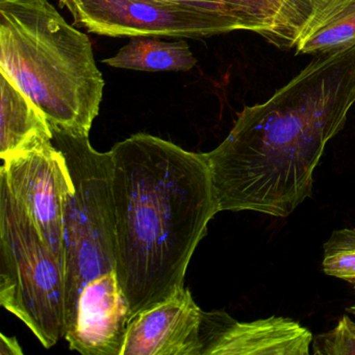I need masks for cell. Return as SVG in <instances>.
<instances>
[{"label":"cell","mask_w":355,"mask_h":355,"mask_svg":"<svg viewBox=\"0 0 355 355\" xmlns=\"http://www.w3.org/2000/svg\"><path fill=\"white\" fill-rule=\"evenodd\" d=\"M355 103V46L318 55L266 103L246 107L205 153L219 211L288 217L313 192L326 144Z\"/></svg>","instance_id":"obj_1"},{"label":"cell","mask_w":355,"mask_h":355,"mask_svg":"<svg viewBox=\"0 0 355 355\" xmlns=\"http://www.w3.org/2000/svg\"><path fill=\"white\" fill-rule=\"evenodd\" d=\"M110 153L116 273L132 318L184 286L219 205L205 153L148 134L134 135Z\"/></svg>","instance_id":"obj_2"},{"label":"cell","mask_w":355,"mask_h":355,"mask_svg":"<svg viewBox=\"0 0 355 355\" xmlns=\"http://www.w3.org/2000/svg\"><path fill=\"white\" fill-rule=\"evenodd\" d=\"M0 73L53 132L89 136L105 89L92 43L49 0H0Z\"/></svg>","instance_id":"obj_3"},{"label":"cell","mask_w":355,"mask_h":355,"mask_svg":"<svg viewBox=\"0 0 355 355\" xmlns=\"http://www.w3.org/2000/svg\"><path fill=\"white\" fill-rule=\"evenodd\" d=\"M53 134V143L65 157L74 187L63 219L67 332L86 284L116 271L113 159L110 151L95 150L89 136Z\"/></svg>","instance_id":"obj_4"},{"label":"cell","mask_w":355,"mask_h":355,"mask_svg":"<svg viewBox=\"0 0 355 355\" xmlns=\"http://www.w3.org/2000/svg\"><path fill=\"white\" fill-rule=\"evenodd\" d=\"M0 304L46 349L66 336L65 269L0 180Z\"/></svg>","instance_id":"obj_5"},{"label":"cell","mask_w":355,"mask_h":355,"mask_svg":"<svg viewBox=\"0 0 355 355\" xmlns=\"http://www.w3.org/2000/svg\"><path fill=\"white\" fill-rule=\"evenodd\" d=\"M3 162L0 180L64 265V211L74 187L63 153L51 141Z\"/></svg>","instance_id":"obj_6"},{"label":"cell","mask_w":355,"mask_h":355,"mask_svg":"<svg viewBox=\"0 0 355 355\" xmlns=\"http://www.w3.org/2000/svg\"><path fill=\"white\" fill-rule=\"evenodd\" d=\"M202 315L182 286L130 319L121 355H202Z\"/></svg>","instance_id":"obj_7"},{"label":"cell","mask_w":355,"mask_h":355,"mask_svg":"<svg viewBox=\"0 0 355 355\" xmlns=\"http://www.w3.org/2000/svg\"><path fill=\"white\" fill-rule=\"evenodd\" d=\"M201 338L202 355H309L313 340L286 318L239 322L225 311H203Z\"/></svg>","instance_id":"obj_8"},{"label":"cell","mask_w":355,"mask_h":355,"mask_svg":"<svg viewBox=\"0 0 355 355\" xmlns=\"http://www.w3.org/2000/svg\"><path fill=\"white\" fill-rule=\"evenodd\" d=\"M130 318V302L116 271L91 280L80 293L65 338L84 355H121Z\"/></svg>","instance_id":"obj_9"},{"label":"cell","mask_w":355,"mask_h":355,"mask_svg":"<svg viewBox=\"0 0 355 355\" xmlns=\"http://www.w3.org/2000/svg\"><path fill=\"white\" fill-rule=\"evenodd\" d=\"M53 139V130L40 110L0 73V157L6 161Z\"/></svg>","instance_id":"obj_10"},{"label":"cell","mask_w":355,"mask_h":355,"mask_svg":"<svg viewBox=\"0 0 355 355\" xmlns=\"http://www.w3.org/2000/svg\"><path fill=\"white\" fill-rule=\"evenodd\" d=\"M355 46V0H328L315 10L295 47L299 55H325Z\"/></svg>","instance_id":"obj_11"},{"label":"cell","mask_w":355,"mask_h":355,"mask_svg":"<svg viewBox=\"0 0 355 355\" xmlns=\"http://www.w3.org/2000/svg\"><path fill=\"white\" fill-rule=\"evenodd\" d=\"M103 64L137 71H190L197 59L184 39L163 40L159 37H132L114 57Z\"/></svg>","instance_id":"obj_12"},{"label":"cell","mask_w":355,"mask_h":355,"mask_svg":"<svg viewBox=\"0 0 355 355\" xmlns=\"http://www.w3.org/2000/svg\"><path fill=\"white\" fill-rule=\"evenodd\" d=\"M324 273L355 284V228L334 230L324 244Z\"/></svg>","instance_id":"obj_13"},{"label":"cell","mask_w":355,"mask_h":355,"mask_svg":"<svg viewBox=\"0 0 355 355\" xmlns=\"http://www.w3.org/2000/svg\"><path fill=\"white\" fill-rule=\"evenodd\" d=\"M278 17V46L295 47L318 3L315 0H267Z\"/></svg>","instance_id":"obj_14"},{"label":"cell","mask_w":355,"mask_h":355,"mask_svg":"<svg viewBox=\"0 0 355 355\" xmlns=\"http://www.w3.org/2000/svg\"><path fill=\"white\" fill-rule=\"evenodd\" d=\"M227 8L250 26L251 32L261 35L276 44L278 40V17L267 0H213Z\"/></svg>","instance_id":"obj_15"},{"label":"cell","mask_w":355,"mask_h":355,"mask_svg":"<svg viewBox=\"0 0 355 355\" xmlns=\"http://www.w3.org/2000/svg\"><path fill=\"white\" fill-rule=\"evenodd\" d=\"M313 347V354L355 355V322L343 315L331 331L315 336Z\"/></svg>","instance_id":"obj_16"},{"label":"cell","mask_w":355,"mask_h":355,"mask_svg":"<svg viewBox=\"0 0 355 355\" xmlns=\"http://www.w3.org/2000/svg\"><path fill=\"white\" fill-rule=\"evenodd\" d=\"M1 344H0V354L1 355H21L24 351L21 350L19 343L15 338H9L5 334L0 336Z\"/></svg>","instance_id":"obj_17"},{"label":"cell","mask_w":355,"mask_h":355,"mask_svg":"<svg viewBox=\"0 0 355 355\" xmlns=\"http://www.w3.org/2000/svg\"><path fill=\"white\" fill-rule=\"evenodd\" d=\"M346 311H348V313H352L353 315H355V304L348 307Z\"/></svg>","instance_id":"obj_18"},{"label":"cell","mask_w":355,"mask_h":355,"mask_svg":"<svg viewBox=\"0 0 355 355\" xmlns=\"http://www.w3.org/2000/svg\"><path fill=\"white\" fill-rule=\"evenodd\" d=\"M315 1L318 3V7H319L322 3H326V1H328V0H315Z\"/></svg>","instance_id":"obj_19"},{"label":"cell","mask_w":355,"mask_h":355,"mask_svg":"<svg viewBox=\"0 0 355 355\" xmlns=\"http://www.w3.org/2000/svg\"><path fill=\"white\" fill-rule=\"evenodd\" d=\"M354 288H355V284H354Z\"/></svg>","instance_id":"obj_20"}]
</instances>
